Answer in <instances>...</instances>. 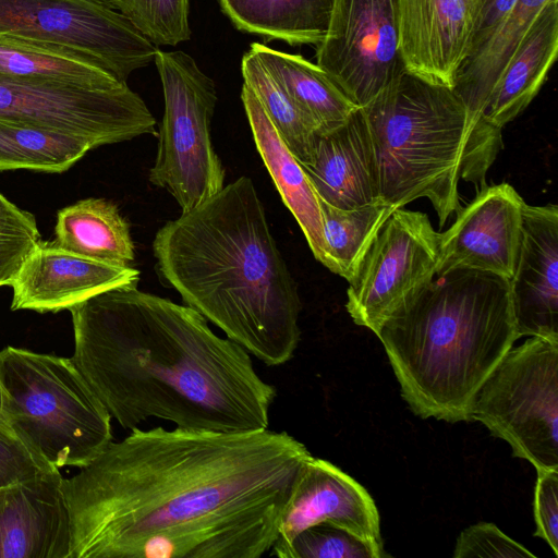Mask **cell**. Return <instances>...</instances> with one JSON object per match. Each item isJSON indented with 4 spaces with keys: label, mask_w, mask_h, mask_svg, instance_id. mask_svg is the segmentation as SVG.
Returning a JSON list of instances; mask_svg holds the SVG:
<instances>
[{
    "label": "cell",
    "mask_w": 558,
    "mask_h": 558,
    "mask_svg": "<svg viewBox=\"0 0 558 558\" xmlns=\"http://www.w3.org/2000/svg\"><path fill=\"white\" fill-rule=\"evenodd\" d=\"M312 457L268 428H134L70 478L69 558H260Z\"/></svg>",
    "instance_id": "1"
},
{
    "label": "cell",
    "mask_w": 558,
    "mask_h": 558,
    "mask_svg": "<svg viewBox=\"0 0 558 558\" xmlns=\"http://www.w3.org/2000/svg\"><path fill=\"white\" fill-rule=\"evenodd\" d=\"M69 311L71 360L122 428L150 417L193 430L268 428L277 389L192 307L130 284Z\"/></svg>",
    "instance_id": "2"
},
{
    "label": "cell",
    "mask_w": 558,
    "mask_h": 558,
    "mask_svg": "<svg viewBox=\"0 0 558 558\" xmlns=\"http://www.w3.org/2000/svg\"><path fill=\"white\" fill-rule=\"evenodd\" d=\"M153 253L161 280L228 339L267 366L293 357L302 303L250 178L165 223Z\"/></svg>",
    "instance_id": "3"
},
{
    "label": "cell",
    "mask_w": 558,
    "mask_h": 558,
    "mask_svg": "<svg viewBox=\"0 0 558 558\" xmlns=\"http://www.w3.org/2000/svg\"><path fill=\"white\" fill-rule=\"evenodd\" d=\"M376 336L415 415L469 422L476 391L519 339L509 279L461 268L435 275Z\"/></svg>",
    "instance_id": "4"
},
{
    "label": "cell",
    "mask_w": 558,
    "mask_h": 558,
    "mask_svg": "<svg viewBox=\"0 0 558 558\" xmlns=\"http://www.w3.org/2000/svg\"><path fill=\"white\" fill-rule=\"evenodd\" d=\"M374 146L380 199L395 208L427 198L439 227L458 214L459 181L477 192L502 147L501 129L457 92L403 69L361 107Z\"/></svg>",
    "instance_id": "5"
},
{
    "label": "cell",
    "mask_w": 558,
    "mask_h": 558,
    "mask_svg": "<svg viewBox=\"0 0 558 558\" xmlns=\"http://www.w3.org/2000/svg\"><path fill=\"white\" fill-rule=\"evenodd\" d=\"M1 414L49 464L84 468L113 441L111 416L71 357L0 351Z\"/></svg>",
    "instance_id": "6"
},
{
    "label": "cell",
    "mask_w": 558,
    "mask_h": 558,
    "mask_svg": "<svg viewBox=\"0 0 558 558\" xmlns=\"http://www.w3.org/2000/svg\"><path fill=\"white\" fill-rule=\"evenodd\" d=\"M165 113L149 181L166 189L182 211L223 187L225 170L210 138L217 93L214 81L183 51H156Z\"/></svg>",
    "instance_id": "7"
},
{
    "label": "cell",
    "mask_w": 558,
    "mask_h": 558,
    "mask_svg": "<svg viewBox=\"0 0 558 558\" xmlns=\"http://www.w3.org/2000/svg\"><path fill=\"white\" fill-rule=\"evenodd\" d=\"M471 421L536 471L558 470V341L530 337L512 347L476 391Z\"/></svg>",
    "instance_id": "8"
},
{
    "label": "cell",
    "mask_w": 558,
    "mask_h": 558,
    "mask_svg": "<svg viewBox=\"0 0 558 558\" xmlns=\"http://www.w3.org/2000/svg\"><path fill=\"white\" fill-rule=\"evenodd\" d=\"M0 34L78 53L120 81L155 59L156 46L101 0H0Z\"/></svg>",
    "instance_id": "9"
},
{
    "label": "cell",
    "mask_w": 558,
    "mask_h": 558,
    "mask_svg": "<svg viewBox=\"0 0 558 558\" xmlns=\"http://www.w3.org/2000/svg\"><path fill=\"white\" fill-rule=\"evenodd\" d=\"M0 119L89 140L96 147L156 134V120L125 83L87 88L0 74Z\"/></svg>",
    "instance_id": "10"
},
{
    "label": "cell",
    "mask_w": 558,
    "mask_h": 558,
    "mask_svg": "<svg viewBox=\"0 0 558 558\" xmlns=\"http://www.w3.org/2000/svg\"><path fill=\"white\" fill-rule=\"evenodd\" d=\"M439 239L427 215L393 209L348 281L345 308L353 322L377 335L435 277Z\"/></svg>",
    "instance_id": "11"
},
{
    "label": "cell",
    "mask_w": 558,
    "mask_h": 558,
    "mask_svg": "<svg viewBox=\"0 0 558 558\" xmlns=\"http://www.w3.org/2000/svg\"><path fill=\"white\" fill-rule=\"evenodd\" d=\"M398 0H333L317 64L357 107L404 66L399 54Z\"/></svg>",
    "instance_id": "12"
},
{
    "label": "cell",
    "mask_w": 558,
    "mask_h": 558,
    "mask_svg": "<svg viewBox=\"0 0 558 558\" xmlns=\"http://www.w3.org/2000/svg\"><path fill=\"white\" fill-rule=\"evenodd\" d=\"M525 202L510 184L484 186L440 233L436 275L475 269L510 279L519 252Z\"/></svg>",
    "instance_id": "13"
},
{
    "label": "cell",
    "mask_w": 558,
    "mask_h": 558,
    "mask_svg": "<svg viewBox=\"0 0 558 558\" xmlns=\"http://www.w3.org/2000/svg\"><path fill=\"white\" fill-rule=\"evenodd\" d=\"M316 524L335 525L384 546L379 513L368 492L331 462L312 456L289 497L269 555L279 558L298 533Z\"/></svg>",
    "instance_id": "14"
},
{
    "label": "cell",
    "mask_w": 558,
    "mask_h": 558,
    "mask_svg": "<svg viewBox=\"0 0 558 558\" xmlns=\"http://www.w3.org/2000/svg\"><path fill=\"white\" fill-rule=\"evenodd\" d=\"M138 279L140 271L131 266L97 262L39 241L11 283V310L56 313L109 289L137 284Z\"/></svg>",
    "instance_id": "15"
},
{
    "label": "cell",
    "mask_w": 558,
    "mask_h": 558,
    "mask_svg": "<svg viewBox=\"0 0 558 558\" xmlns=\"http://www.w3.org/2000/svg\"><path fill=\"white\" fill-rule=\"evenodd\" d=\"M517 333L558 341V207L523 206L519 252L509 279Z\"/></svg>",
    "instance_id": "16"
},
{
    "label": "cell",
    "mask_w": 558,
    "mask_h": 558,
    "mask_svg": "<svg viewBox=\"0 0 558 558\" xmlns=\"http://www.w3.org/2000/svg\"><path fill=\"white\" fill-rule=\"evenodd\" d=\"M398 8L404 69L453 88L470 51L475 0H398Z\"/></svg>",
    "instance_id": "17"
},
{
    "label": "cell",
    "mask_w": 558,
    "mask_h": 558,
    "mask_svg": "<svg viewBox=\"0 0 558 558\" xmlns=\"http://www.w3.org/2000/svg\"><path fill=\"white\" fill-rule=\"evenodd\" d=\"M63 476L52 471L0 488V558H69Z\"/></svg>",
    "instance_id": "18"
},
{
    "label": "cell",
    "mask_w": 558,
    "mask_h": 558,
    "mask_svg": "<svg viewBox=\"0 0 558 558\" xmlns=\"http://www.w3.org/2000/svg\"><path fill=\"white\" fill-rule=\"evenodd\" d=\"M318 197L341 209L380 199L371 132L357 108L340 126L317 133L312 158L301 163Z\"/></svg>",
    "instance_id": "19"
},
{
    "label": "cell",
    "mask_w": 558,
    "mask_h": 558,
    "mask_svg": "<svg viewBox=\"0 0 558 558\" xmlns=\"http://www.w3.org/2000/svg\"><path fill=\"white\" fill-rule=\"evenodd\" d=\"M241 99L256 148L280 193L298 221L314 257L325 267L320 202L300 161L269 120L253 92L243 83Z\"/></svg>",
    "instance_id": "20"
},
{
    "label": "cell",
    "mask_w": 558,
    "mask_h": 558,
    "mask_svg": "<svg viewBox=\"0 0 558 558\" xmlns=\"http://www.w3.org/2000/svg\"><path fill=\"white\" fill-rule=\"evenodd\" d=\"M558 53V0L544 5L501 72L484 118L502 129L535 98Z\"/></svg>",
    "instance_id": "21"
},
{
    "label": "cell",
    "mask_w": 558,
    "mask_h": 558,
    "mask_svg": "<svg viewBox=\"0 0 558 558\" xmlns=\"http://www.w3.org/2000/svg\"><path fill=\"white\" fill-rule=\"evenodd\" d=\"M250 49L311 119L317 133L340 126L360 108L317 63L259 43H253Z\"/></svg>",
    "instance_id": "22"
},
{
    "label": "cell",
    "mask_w": 558,
    "mask_h": 558,
    "mask_svg": "<svg viewBox=\"0 0 558 558\" xmlns=\"http://www.w3.org/2000/svg\"><path fill=\"white\" fill-rule=\"evenodd\" d=\"M56 244L97 262L130 266L134 243L118 207L102 198H86L58 213Z\"/></svg>",
    "instance_id": "23"
},
{
    "label": "cell",
    "mask_w": 558,
    "mask_h": 558,
    "mask_svg": "<svg viewBox=\"0 0 558 558\" xmlns=\"http://www.w3.org/2000/svg\"><path fill=\"white\" fill-rule=\"evenodd\" d=\"M549 1L518 0L486 43L462 62L453 89L473 114L484 117L501 72Z\"/></svg>",
    "instance_id": "24"
},
{
    "label": "cell",
    "mask_w": 558,
    "mask_h": 558,
    "mask_svg": "<svg viewBox=\"0 0 558 558\" xmlns=\"http://www.w3.org/2000/svg\"><path fill=\"white\" fill-rule=\"evenodd\" d=\"M233 25L289 45H316L325 38L333 0H218Z\"/></svg>",
    "instance_id": "25"
},
{
    "label": "cell",
    "mask_w": 558,
    "mask_h": 558,
    "mask_svg": "<svg viewBox=\"0 0 558 558\" xmlns=\"http://www.w3.org/2000/svg\"><path fill=\"white\" fill-rule=\"evenodd\" d=\"M0 74L87 88H112L125 83L71 50L1 34Z\"/></svg>",
    "instance_id": "26"
},
{
    "label": "cell",
    "mask_w": 558,
    "mask_h": 558,
    "mask_svg": "<svg viewBox=\"0 0 558 558\" xmlns=\"http://www.w3.org/2000/svg\"><path fill=\"white\" fill-rule=\"evenodd\" d=\"M95 147L81 136L0 119V171L62 172Z\"/></svg>",
    "instance_id": "27"
},
{
    "label": "cell",
    "mask_w": 558,
    "mask_h": 558,
    "mask_svg": "<svg viewBox=\"0 0 558 558\" xmlns=\"http://www.w3.org/2000/svg\"><path fill=\"white\" fill-rule=\"evenodd\" d=\"M319 202L326 267L349 281L396 208L381 199L352 209L335 207L320 198Z\"/></svg>",
    "instance_id": "28"
},
{
    "label": "cell",
    "mask_w": 558,
    "mask_h": 558,
    "mask_svg": "<svg viewBox=\"0 0 558 558\" xmlns=\"http://www.w3.org/2000/svg\"><path fill=\"white\" fill-rule=\"evenodd\" d=\"M244 84L253 92L288 148L307 163L313 154L317 130L284 88L266 71L250 49L241 62Z\"/></svg>",
    "instance_id": "29"
},
{
    "label": "cell",
    "mask_w": 558,
    "mask_h": 558,
    "mask_svg": "<svg viewBox=\"0 0 558 558\" xmlns=\"http://www.w3.org/2000/svg\"><path fill=\"white\" fill-rule=\"evenodd\" d=\"M117 9L154 45L189 40V0H118Z\"/></svg>",
    "instance_id": "30"
},
{
    "label": "cell",
    "mask_w": 558,
    "mask_h": 558,
    "mask_svg": "<svg viewBox=\"0 0 558 558\" xmlns=\"http://www.w3.org/2000/svg\"><path fill=\"white\" fill-rule=\"evenodd\" d=\"M384 546L335 525L316 524L298 533L279 558H383Z\"/></svg>",
    "instance_id": "31"
},
{
    "label": "cell",
    "mask_w": 558,
    "mask_h": 558,
    "mask_svg": "<svg viewBox=\"0 0 558 558\" xmlns=\"http://www.w3.org/2000/svg\"><path fill=\"white\" fill-rule=\"evenodd\" d=\"M39 241L35 218L0 193V287L11 286L24 259Z\"/></svg>",
    "instance_id": "32"
},
{
    "label": "cell",
    "mask_w": 558,
    "mask_h": 558,
    "mask_svg": "<svg viewBox=\"0 0 558 558\" xmlns=\"http://www.w3.org/2000/svg\"><path fill=\"white\" fill-rule=\"evenodd\" d=\"M0 414V488L57 471Z\"/></svg>",
    "instance_id": "33"
},
{
    "label": "cell",
    "mask_w": 558,
    "mask_h": 558,
    "mask_svg": "<svg viewBox=\"0 0 558 558\" xmlns=\"http://www.w3.org/2000/svg\"><path fill=\"white\" fill-rule=\"evenodd\" d=\"M454 558H537L494 523L480 522L463 530L457 538Z\"/></svg>",
    "instance_id": "34"
},
{
    "label": "cell",
    "mask_w": 558,
    "mask_h": 558,
    "mask_svg": "<svg viewBox=\"0 0 558 558\" xmlns=\"http://www.w3.org/2000/svg\"><path fill=\"white\" fill-rule=\"evenodd\" d=\"M534 490V535L558 556V470H539Z\"/></svg>",
    "instance_id": "35"
},
{
    "label": "cell",
    "mask_w": 558,
    "mask_h": 558,
    "mask_svg": "<svg viewBox=\"0 0 558 558\" xmlns=\"http://www.w3.org/2000/svg\"><path fill=\"white\" fill-rule=\"evenodd\" d=\"M518 0H475V14L468 57L493 35ZM466 59V58H465Z\"/></svg>",
    "instance_id": "36"
},
{
    "label": "cell",
    "mask_w": 558,
    "mask_h": 558,
    "mask_svg": "<svg viewBox=\"0 0 558 558\" xmlns=\"http://www.w3.org/2000/svg\"><path fill=\"white\" fill-rule=\"evenodd\" d=\"M108 4H110L111 7L116 8L117 9V1L118 0H101ZM118 10V9H117Z\"/></svg>",
    "instance_id": "37"
},
{
    "label": "cell",
    "mask_w": 558,
    "mask_h": 558,
    "mask_svg": "<svg viewBox=\"0 0 558 558\" xmlns=\"http://www.w3.org/2000/svg\"><path fill=\"white\" fill-rule=\"evenodd\" d=\"M1 409H2V389H1V385H0V414H1Z\"/></svg>",
    "instance_id": "38"
}]
</instances>
